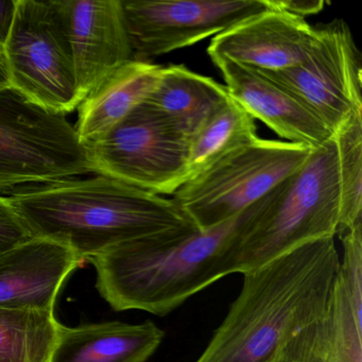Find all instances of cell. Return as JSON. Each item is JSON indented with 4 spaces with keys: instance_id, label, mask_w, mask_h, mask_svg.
Instances as JSON below:
<instances>
[{
    "instance_id": "6da1fadb",
    "label": "cell",
    "mask_w": 362,
    "mask_h": 362,
    "mask_svg": "<svg viewBox=\"0 0 362 362\" xmlns=\"http://www.w3.org/2000/svg\"><path fill=\"white\" fill-rule=\"evenodd\" d=\"M339 262L334 237H324L243 273L240 293L196 362L270 361L322 317Z\"/></svg>"
},
{
    "instance_id": "7a4b0ae2",
    "label": "cell",
    "mask_w": 362,
    "mask_h": 362,
    "mask_svg": "<svg viewBox=\"0 0 362 362\" xmlns=\"http://www.w3.org/2000/svg\"><path fill=\"white\" fill-rule=\"evenodd\" d=\"M268 196V194H267ZM267 196L221 226L186 228L120 243L90 258L96 288L115 311L168 315L188 298L233 274L239 235Z\"/></svg>"
},
{
    "instance_id": "3957f363",
    "label": "cell",
    "mask_w": 362,
    "mask_h": 362,
    "mask_svg": "<svg viewBox=\"0 0 362 362\" xmlns=\"http://www.w3.org/2000/svg\"><path fill=\"white\" fill-rule=\"evenodd\" d=\"M8 199L31 238L64 245L83 260L194 224L173 198L105 175L24 186Z\"/></svg>"
},
{
    "instance_id": "277c9868",
    "label": "cell",
    "mask_w": 362,
    "mask_h": 362,
    "mask_svg": "<svg viewBox=\"0 0 362 362\" xmlns=\"http://www.w3.org/2000/svg\"><path fill=\"white\" fill-rule=\"evenodd\" d=\"M340 217L334 134L267 196L237 239L233 273L249 272L315 239L334 237Z\"/></svg>"
},
{
    "instance_id": "5b68a950",
    "label": "cell",
    "mask_w": 362,
    "mask_h": 362,
    "mask_svg": "<svg viewBox=\"0 0 362 362\" xmlns=\"http://www.w3.org/2000/svg\"><path fill=\"white\" fill-rule=\"evenodd\" d=\"M313 149L258 139L186 182L173 199L198 230H211L259 202L300 170Z\"/></svg>"
},
{
    "instance_id": "8992f818",
    "label": "cell",
    "mask_w": 362,
    "mask_h": 362,
    "mask_svg": "<svg viewBox=\"0 0 362 362\" xmlns=\"http://www.w3.org/2000/svg\"><path fill=\"white\" fill-rule=\"evenodd\" d=\"M94 173L66 115L48 111L11 86L0 90V194Z\"/></svg>"
},
{
    "instance_id": "52a82bcc",
    "label": "cell",
    "mask_w": 362,
    "mask_h": 362,
    "mask_svg": "<svg viewBox=\"0 0 362 362\" xmlns=\"http://www.w3.org/2000/svg\"><path fill=\"white\" fill-rule=\"evenodd\" d=\"M10 86L54 113L79 107L73 50L58 0H16L4 46Z\"/></svg>"
},
{
    "instance_id": "ba28073f",
    "label": "cell",
    "mask_w": 362,
    "mask_h": 362,
    "mask_svg": "<svg viewBox=\"0 0 362 362\" xmlns=\"http://www.w3.org/2000/svg\"><path fill=\"white\" fill-rule=\"evenodd\" d=\"M189 143L177 124L144 103L105 136L84 146L97 175L173 196L187 182Z\"/></svg>"
},
{
    "instance_id": "9c48e42d",
    "label": "cell",
    "mask_w": 362,
    "mask_h": 362,
    "mask_svg": "<svg viewBox=\"0 0 362 362\" xmlns=\"http://www.w3.org/2000/svg\"><path fill=\"white\" fill-rule=\"evenodd\" d=\"M257 71L296 97L334 134L351 116L362 113L361 54L343 21L315 27V41L302 64Z\"/></svg>"
},
{
    "instance_id": "30bf717a",
    "label": "cell",
    "mask_w": 362,
    "mask_h": 362,
    "mask_svg": "<svg viewBox=\"0 0 362 362\" xmlns=\"http://www.w3.org/2000/svg\"><path fill=\"white\" fill-rule=\"evenodd\" d=\"M122 9L133 59L149 61L272 8L268 0H122Z\"/></svg>"
},
{
    "instance_id": "8fae6325",
    "label": "cell",
    "mask_w": 362,
    "mask_h": 362,
    "mask_svg": "<svg viewBox=\"0 0 362 362\" xmlns=\"http://www.w3.org/2000/svg\"><path fill=\"white\" fill-rule=\"evenodd\" d=\"M73 50L80 100L133 60L122 0H58Z\"/></svg>"
},
{
    "instance_id": "7c38bea8",
    "label": "cell",
    "mask_w": 362,
    "mask_h": 362,
    "mask_svg": "<svg viewBox=\"0 0 362 362\" xmlns=\"http://www.w3.org/2000/svg\"><path fill=\"white\" fill-rule=\"evenodd\" d=\"M315 27L279 10L255 14L214 37L211 61L230 60L257 71H279L302 64L313 46Z\"/></svg>"
},
{
    "instance_id": "4fadbf2b",
    "label": "cell",
    "mask_w": 362,
    "mask_h": 362,
    "mask_svg": "<svg viewBox=\"0 0 362 362\" xmlns=\"http://www.w3.org/2000/svg\"><path fill=\"white\" fill-rule=\"evenodd\" d=\"M230 98L288 143L317 148L334 132L285 88L251 67L230 60L214 62Z\"/></svg>"
},
{
    "instance_id": "5bb4252c",
    "label": "cell",
    "mask_w": 362,
    "mask_h": 362,
    "mask_svg": "<svg viewBox=\"0 0 362 362\" xmlns=\"http://www.w3.org/2000/svg\"><path fill=\"white\" fill-rule=\"evenodd\" d=\"M83 259L47 239L31 238L0 253V308L54 310L65 279Z\"/></svg>"
},
{
    "instance_id": "9a60e30c",
    "label": "cell",
    "mask_w": 362,
    "mask_h": 362,
    "mask_svg": "<svg viewBox=\"0 0 362 362\" xmlns=\"http://www.w3.org/2000/svg\"><path fill=\"white\" fill-rule=\"evenodd\" d=\"M164 338V330L152 321L61 325L48 362H146Z\"/></svg>"
},
{
    "instance_id": "2e32d148",
    "label": "cell",
    "mask_w": 362,
    "mask_h": 362,
    "mask_svg": "<svg viewBox=\"0 0 362 362\" xmlns=\"http://www.w3.org/2000/svg\"><path fill=\"white\" fill-rule=\"evenodd\" d=\"M162 71L163 65L133 59L88 93L78 107L75 129L80 143L98 141L146 103L158 86Z\"/></svg>"
},
{
    "instance_id": "e0dca14e",
    "label": "cell",
    "mask_w": 362,
    "mask_h": 362,
    "mask_svg": "<svg viewBox=\"0 0 362 362\" xmlns=\"http://www.w3.org/2000/svg\"><path fill=\"white\" fill-rule=\"evenodd\" d=\"M279 351L296 362H362V325L354 315L338 273L322 317Z\"/></svg>"
},
{
    "instance_id": "ac0fdd59",
    "label": "cell",
    "mask_w": 362,
    "mask_h": 362,
    "mask_svg": "<svg viewBox=\"0 0 362 362\" xmlns=\"http://www.w3.org/2000/svg\"><path fill=\"white\" fill-rule=\"evenodd\" d=\"M230 99L226 86L184 65L163 66L162 76L146 103L192 139L199 127Z\"/></svg>"
},
{
    "instance_id": "d6986e66",
    "label": "cell",
    "mask_w": 362,
    "mask_h": 362,
    "mask_svg": "<svg viewBox=\"0 0 362 362\" xmlns=\"http://www.w3.org/2000/svg\"><path fill=\"white\" fill-rule=\"evenodd\" d=\"M258 139L255 119L230 97L190 139L187 182Z\"/></svg>"
},
{
    "instance_id": "ffe728a7",
    "label": "cell",
    "mask_w": 362,
    "mask_h": 362,
    "mask_svg": "<svg viewBox=\"0 0 362 362\" xmlns=\"http://www.w3.org/2000/svg\"><path fill=\"white\" fill-rule=\"evenodd\" d=\"M61 324L54 310L0 308V362H48Z\"/></svg>"
},
{
    "instance_id": "44dd1931",
    "label": "cell",
    "mask_w": 362,
    "mask_h": 362,
    "mask_svg": "<svg viewBox=\"0 0 362 362\" xmlns=\"http://www.w3.org/2000/svg\"><path fill=\"white\" fill-rule=\"evenodd\" d=\"M339 158L340 217L337 236L362 222V113L334 133Z\"/></svg>"
},
{
    "instance_id": "7402d4cb",
    "label": "cell",
    "mask_w": 362,
    "mask_h": 362,
    "mask_svg": "<svg viewBox=\"0 0 362 362\" xmlns=\"http://www.w3.org/2000/svg\"><path fill=\"white\" fill-rule=\"evenodd\" d=\"M338 237L343 247L338 277L353 308L354 315L362 325V222L351 226Z\"/></svg>"
},
{
    "instance_id": "603a6c76",
    "label": "cell",
    "mask_w": 362,
    "mask_h": 362,
    "mask_svg": "<svg viewBox=\"0 0 362 362\" xmlns=\"http://www.w3.org/2000/svg\"><path fill=\"white\" fill-rule=\"evenodd\" d=\"M31 239L8 197L0 196V253Z\"/></svg>"
},
{
    "instance_id": "cb8c5ba5",
    "label": "cell",
    "mask_w": 362,
    "mask_h": 362,
    "mask_svg": "<svg viewBox=\"0 0 362 362\" xmlns=\"http://www.w3.org/2000/svg\"><path fill=\"white\" fill-rule=\"evenodd\" d=\"M268 1L272 9L279 10L304 20L306 16L320 13L326 4L323 0H268Z\"/></svg>"
},
{
    "instance_id": "d4e9b609",
    "label": "cell",
    "mask_w": 362,
    "mask_h": 362,
    "mask_svg": "<svg viewBox=\"0 0 362 362\" xmlns=\"http://www.w3.org/2000/svg\"><path fill=\"white\" fill-rule=\"evenodd\" d=\"M16 0H0V46H5L13 25Z\"/></svg>"
},
{
    "instance_id": "484cf974",
    "label": "cell",
    "mask_w": 362,
    "mask_h": 362,
    "mask_svg": "<svg viewBox=\"0 0 362 362\" xmlns=\"http://www.w3.org/2000/svg\"><path fill=\"white\" fill-rule=\"evenodd\" d=\"M10 86L9 71H8L7 60H6L5 50L0 46V90Z\"/></svg>"
},
{
    "instance_id": "4316f807",
    "label": "cell",
    "mask_w": 362,
    "mask_h": 362,
    "mask_svg": "<svg viewBox=\"0 0 362 362\" xmlns=\"http://www.w3.org/2000/svg\"><path fill=\"white\" fill-rule=\"evenodd\" d=\"M269 362H296L294 360H292L291 358L286 356L285 354L281 353V351H279L272 359Z\"/></svg>"
}]
</instances>
